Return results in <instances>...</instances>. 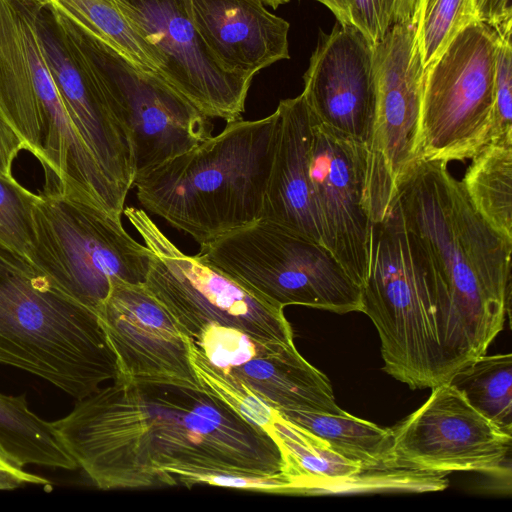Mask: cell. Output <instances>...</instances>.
Wrapping results in <instances>:
<instances>
[{
  "label": "cell",
  "mask_w": 512,
  "mask_h": 512,
  "mask_svg": "<svg viewBox=\"0 0 512 512\" xmlns=\"http://www.w3.org/2000/svg\"><path fill=\"white\" fill-rule=\"evenodd\" d=\"M449 383L494 425L512 434L511 353H485L457 371Z\"/></svg>",
  "instance_id": "4316f807"
},
{
  "label": "cell",
  "mask_w": 512,
  "mask_h": 512,
  "mask_svg": "<svg viewBox=\"0 0 512 512\" xmlns=\"http://www.w3.org/2000/svg\"><path fill=\"white\" fill-rule=\"evenodd\" d=\"M97 312L116 356L115 380L201 391L180 330L144 284L114 283Z\"/></svg>",
  "instance_id": "2e32d148"
},
{
  "label": "cell",
  "mask_w": 512,
  "mask_h": 512,
  "mask_svg": "<svg viewBox=\"0 0 512 512\" xmlns=\"http://www.w3.org/2000/svg\"><path fill=\"white\" fill-rule=\"evenodd\" d=\"M26 484L49 485L50 482L13 463L0 445V490H13Z\"/></svg>",
  "instance_id": "e575fe53"
},
{
  "label": "cell",
  "mask_w": 512,
  "mask_h": 512,
  "mask_svg": "<svg viewBox=\"0 0 512 512\" xmlns=\"http://www.w3.org/2000/svg\"><path fill=\"white\" fill-rule=\"evenodd\" d=\"M462 187L476 212L512 241V136L490 141L472 159Z\"/></svg>",
  "instance_id": "cb8c5ba5"
},
{
  "label": "cell",
  "mask_w": 512,
  "mask_h": 512,
  "mask_svg": "<svg viewBox=\"0 0 512 512\" xmlns=\"http://www.w3.org/2000/svg\"><path fill=\"white\" fill-rule=\"evenodd\" d=\"M278 130L261 219L322 243V227L310 178L315 116L304 95L281 100Z\"/></svg>",
  "instance_id": "d6986e66"
},
{
  "label": "cell",
  "mask_w": 512,
  "mask_h": 512,
  "mask_svg": "<svg viewBox=\"0 0 512 512\" xmlns=\"http://www.w3.org/2000/svg\"><path fill=\"white\" fill-rule=\"evenodd\" d=\"M203 41L229 70L256 75L289 59L290 24L262 0H187Z\"/></svg>",
  "instance_id": "ffe728a7"
},
{
  "label": "cell",
  "mask_w": 512,
  "mask_h": 512,
  "mask_svg": "<svg viewBox=\"0 0 512 512\" xmlns=\"http://www.w3.org/2000/svg\"><path fill=\"white\" fill-rule=\"evenodd\" d=\"M38 196L30 261L65 292L97 311L114 283H145L150 251L121 217L58 192Z\"/></svg>",
  "instance_id": "ba28073f"
},
{
  "label": "cell",
  "mask_w": 512,
  "mask_h": 512,
  "mask_svg": "<svg viewBox=\"0 0 512 512\" xmlns=\"http://www.w3.org/2000/svg\"><path fill=\"white\" fill-rule=\"evenodd\" d=\"M40 0H0V112L42 164L45 191L121 216L123 202L70 117L42 52Z\"/></svg>",
  "instance_id": "5b68a950"
},
{
  "label": "cell",
  "mask_w": 512,
  "mask_h": 512,
  "mask_svg": "<svg viewBox=\"0 0 512 512\" xmlns=\"http://www.w3.org/2000/svg\"><path fill=\"white\" fill-rule=\"evenodd\" d=\"M192 341L206 359L222 371L263 354L275 344L219 323L204 325Z\"/></svg>",
  "instance_id": "4dcf8cb0"
},
{
  "label": "cell",
  "mask_w": 512,
  "mask_h": 512,
  "mask_svg": "<svg viewBox=\"0 0 512 512\" xmlns=\"http://www.w3.org/2000/svg\"><path fill=\"white\" fill-rule=\"evenodd\" d=\"M362 311L376 327L384 370L411 389L444 383L436 329L435 275L395 204L373 223Z\"/></svg>",
  "instance_id": "8992f818"
},
{
  "label": "cell",
  "mask_w": 512,
  "mask_h": 512,
  "mask_svg": "<svg viewBox=\"0 0 512 512\" xmlns=\"http://www.w3.org/2000/svg\"><path fill=\"white\" fill-rule=\"evenodd\" d=\"M279 413L365 469L402 468L394 455L392 429L382 428L346 411L341 414L311 411Z\"/></svg>",
  "instance_id": "603a6c76"
},
{
  "label": "cell",
  "mask_w": 512,
  "mask_h": 512,
  "mask_svg": "<svg viewBox=\"0 0 512 512\" xmlns=\"http://www.w3.org/2000/svg\"><path fill=\"white\" fill-rule=\"evenodd\" d=\"M182 337L193 376L200 390L268 433L278 411L263 401L241 379L212 365L190 338L183 334Z\"/></svg>",
  "instance_id": "83f0119b"
},
{
  "label": "cell",
  "mask_w": 512,
  "mask_h": 512,
  "mask_svg": "<svg viewBox=\"0 0 512 512\" xmlns=\"http://www.w3.org/2000/svg\"><path fill=\"white\" fill-rule=\"evenodd\" d=\"M325 5L341 24H351L346 0H316Z\"/></svg>",
  "instance_id": "8d00e7d4"
},
{
  "label": "cell",
  "mask_w": 512,
  "mask_h": 512,
  "mask_svg": "<svg viewBox=\"0 0 512 512\" xmlns=\"http://www.w3.org/2000/svg\"><path fill=\"white\" fill-rule=\"evenodd\" d=\"M36 30L54 83L83 142L119 198L135 179L130 137L102 91L71 49L53 6L40 0Z\"/></svg>",
  "instance_id": "e0dca14e"
},
{
  "label": "cell",
  "mask_w": 512,
  "mask_h": 512,
  "mask_svg": "<svg viewBox=\"0 0 512 512\" xmlns=\"http://www.w3.org/2000/svg\"><path fill=\"white\" fill-rule=\"evenodd\" d=\"M303 79L315 118L367 147L377 106L374 44L352 24L320 30Z\"/></svg>",
  "instance_id": "ac0fdd59"
},
{
  "label": "cell",
  "mask_w": 512,
  "mask_h": 512,
  "mask_svg": "<svg viewBox=\"0 0 512 512\" xmlns=\"http://www.w3.org/2000/svg\"><path fill=\"white\" fill-rule=\"evenodd\" d=\"M268 434L281 452L283 473L290 482L291 494L315 495L326 481L349 477L365 469L279 412Z\"/></svg>",
  "instance_id": "7402d4cb"
},
{
  "label": "cell",
  "mask_w": 512,
  "mask_h": 512,
  "mask_svg": "<svg viewBox=\"0 0 512 512\" xmlns=\"http://www.w3.org/2000/svg\"><path fill=\"white\" fill-rule=\"evenodd\" d=\"M131 28L165 59L160 76L209 118L238 121L254 75L227 69L196 29L187 0H114Z\"/></svg>",
  "instance_id": "5bb4252c"
},
{
  "label": "cell",
  "mask_w": 512,
  "mask_h": 512,
  "mask_svg": "<svg viewBox=\"0 0 512 512\" xmlns=\"http://www.w3.org/2000/svg\"><path fill=\"white\" fill-rule=\"evenodd\" d=\"M392 433L399 467L510 475L512 434L478 412L449 382L433 387L428 399Z\"/></svg>",
  "instance_id": "4fadbf2b"
},
{
  "label": "cell",
  "mask_w": 512,
  "mask_h": 512,
  "mask_svg": "<svg viewBox=\"0 0 512 512\" xmlns=\"http://www.w3.org/2000/svg\"><path fill=\"white\" fill-rule=\"evenodd\" d=\"M474 0H418L415 35L424 69L465 27L477 21Z\"/></svg>",
  "instance_id": "f1b7e54d"
},
{
  "label": "cell",
  "mask_w": 512,
  "mask_h": 512,
  "mask_svg": "<svg viewBox=\"0 0 512 512\" xmlns=\"http://www.w3.org/2000/svg\"><path fill=\"white\" fill-rule=\"evenodd\" d=\"M290 0H262V2L271 7V8H278L280 5L288 3Z\"/></svg>",
  "instance_id": "74e56055"
},
{
  "label": "cell",
  "mask_w": 512,
  "mask_h": 512,
  "mask_svg": "<svg viewBox=\"0 0 512 512\" xmlns=\"http://www.w3.org/2000/svg\"><path fill=\"white\" fill-rule=\"evenodd\" d=\"M0 363L84 398L117 377L98 312L0 242Z\"/></svg>",
  "instance_id": "277c9868"
},
{
  "label": "cell",
  "mask_w": 512,
  "mask_h": 512,
  "mask_svg": "<svg viewBox=\"0 0 512 512\" xmlns=\"http://www.w3.org/2000/svg\"><path fill=\"white\" fill-rule=\"evenodd\" d=\"M351 24L373 44L395 25L413 22L418 0H346Z\"/></svg>",
  "instance_id": "1f68e13d"
},
{
  "label": "cell",
  "mask_w": 512,
  "mask_h": 512,
  "mask_svg": "<svg viewBox=\"0 0 512 512\" xmlns=\"http://www.w3.org/2000/svg\"><path fill=\"white\" fill-rule=\"evenodd\" d=\"M198 257L281 307L362 311V290L323 243L259 219L199 245Z\"/></svg>",
  "instance_id": "52a82bcc"
},
{
  "label": "cell",
  "mask_w": 512,
  "mask_h": 512,
  "mask_svg": "<svg viewBox=\"0 0 512 512\" xmlns=\"http://www.w3.org/2000/svg\"><path fill=\"white\" fill-rule=\"evenodd\" d=\"M491 140L512 136V26L497 29Z\"/></svg>",
  "instance_id": "d6a6232c"
},
{
  "label": "cell",
  "mask_w": 512,
  "mask_h": 512,
  "mask_svg": "<svg viewBox=\"0 0 512 512\" xmlns=\"http://www.w3.org/2000/svg\"><path fill=\"white\" fill-rule=\"evenodd\" d=\"M139 68L160 75L163 56L126 21L114 0H46Z\"/></svg>",
  "instance_id": "484cf974"
},
{
  "label": "cell",
  "mask_w": 512,
  "mask_h": 512,
  "mask_svg": "<svg viewBox=\"0 0 512 512\" xmlns=\"http://www.w3.org/2000/svg\"><path fill=\"white\" fill-rule=\"evenodd\" d=\"M366 145L316 118L310 178L322 243L362 287L368 269L372 222L364 204Z\"/></svg>",
  "instance_id": "9a60e30c"
},
{
  "label": "cell",
  "mask_w": 512,
  "mask_h": 512,
  "mask_svg": "<svg viewBox=\"0 0 512 512\" xmlns=\"http://www.w3.org/2000/svg\"><path fill=\"white\" fill-rule=\"evenodd\" d=\"M497 32L475 21L425 70L420 161L471 160L491 140Z\"/></svg>",
  "instance_id": "8fae6325"
},
{
  "label": "cell",
  "mask_w": 512,
  "mask_h": 512,
  "mask_svg": "<svg viewBox=\"0 0 512 512\" xmlns=\"http://www.w3.org/2000/svg\"><path fill=\"white\" fill-rule=\"evenodd\" d=\"M123 214L149 249L145 288L168 312L181 334L193 340L208 323L241 329L273 343H293L283 307L249 291L197 255L182 252L148 214Z\"/></svg>",
  "instance_id": "30bf717a"
},
{
  "label": "cell",
  "mask_w": 512,
  "mask_h": 512,
  "mask_svg": "<svg viewBox=\"0 0 512 512\" xmlns=\"http://www.w3.org/2000/svg\"><path fill=\"white\" fill-rule=\"evenodd\" d=\"M224 372L241 379L279 412H344L328 377L301 356L294 342L275 343L263 354Z\"/></svg>",
  "instance_id": "44dd1931"
},
{
  "label": "cell",
  "mask_w": 512,
  "mask_h": 512,
  "mask_svg": "<svg viewBox=\"0 0 512 512\" xmlns=\"http://www.w3.org/2000/svg\"><path fill=\"white\" fill-rule=\"evenodd\" d=\"M53 8L71 49L130 137L135 176L212 136L210 118L159 74L139 68Z\"/></svg>",
  "instance_id": "9c48e42d"
},
{
  "label": "cell",
  "mask_w": 512,
  "mask_h": 512,
  "mask_svg": "<svg viewBox=\"0 0 512 512\" xmlns=\"http://www.w3.org/2000/svg\"><path fill=\"white\" fill-rule=\"evenodd\" d=\"M394 204L435 275L444 383L485 354L510 312L512 241L473 208L447 163L420 161Z\"/></svg>",
  "instance_id": "7a4b0ae2"
},
{
  "label": "cell",
  "mask_w": 512,
  "mask_h": 512,
  "mask_svg": "<svg viewBox=\"0 0 512 512\" xmlns=\"http://www.w3.org/2000/svg\"><path fill=\"white\" fill-rule=\"evenodd\" d=\"M52 424L102 490L191 488L201 475L283 472L267 432L199 390L114 380Z\"/></svg>",
  "instance_id": "6da1fadb"
},
{
  "label": "cell",
  "mask_w": 512,
  "mask_h": 512,
  "mask_svg": "<svg viewBox=\"0 0 512 512\" xmlns=\"http://www.w3.org/2000/svg\"><path fill=\"white\" fill-rule=\"evenodd\" d=\"M0 445L20 467L34 464L65 470L78 468L52 422L35 414L24 394L14 396L0 392Z\"/></svg>",
  "instance_id": "d4e9b609"
},
{
  "label": "cell",
  "mask_w": 512,
  "mask_h": 512,
  "mask_svg": "<svg viewBox=\"0 0 512 512\" xmlns=\"http://www.w3.org/2000/svg\"><path fill=\"white\" fill-rule=\"evenodd\" d=\"M278 112L227 123L217 135L135 176L137 199L199 245L262 217Z\"/></svg>",
  "instance_id": "3957f363"
},
{
  "label": "cell",
  "mask_w": 512,
  "mask_h": 512,
  "mask_svg": "<svg viewBox=\"0 0 512 512\" xmlns=\"http://www.w3.org/2000/svg\"><path fill=\"white\" fill-rule=\"evenodd\" d=\"M26 143L0 112V175L12 177V164Z\"/></svg>",
  "instance_id": "836d02e7"
},
{
  "label": "cell",
  "mask_w": 512,
  "mask_h": 512,
  "mask_svg": "<svg viewBox=\"0 0 512 512\" xmlns=\"http://www.w3.org/2000/svg\"><path fill=\"white\" fill-rule=\"evenodd\" d=\"M478 21L495 30L512 26L511 0H474Z\"/></svg>",
  "instance_id": "d590c367"
},
{
  "label": "cell",
  "mask_w": 512,
  "mask_h": 512,
  "mask_svg": "<svg viewBox=\"0 0 512 512\" xmlns=\"http://www.w3.org/2000/svg\"><path fill=\"white\" fill-rule=\"evenodd\" d=\"M38 197L13 177L0 175V242L29 260L35 243L33 212Z\"/></svg>",
  "instance_id": "f546056e"
},
{
  "label": "cell",
  "mask_w": 512,
  "mask_h": 512,
  "mask_svg": "<svg viewBox=\"0 0 512 512\" xmlns=\"http://www.w3.org/2000/svg\"><path fill=\"white\" fill-rule=\"evenodd\" d=\"M377 106L367 145L364 204L372 223L391 210L420 162L419 121L425 69L415 24L393 26L374 44Z\"/></svg>",
  "instance_id": "7c38bea8"
}]
</instances>
